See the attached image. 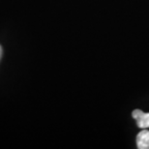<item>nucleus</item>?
Segmentation results:
<instances>
[{
  "label": "nucleus",
  "instance_id": "f03ea898",
  "mask_svg": "<svg viewBox=\"0 0 149 149\" xmlns=\"http://www.w3.org/2000/svg\"><path fill=\"white\" fill-rule=\"evenodd\" d=\"M136 146L139 149H149V131L142 130L136 136Z\"/></svg>",
  "mask_w": 149,
  "mask_h": 149
},
{
  "label": "nucleus",
  "instance_id": "7ed1b4c3",
  "mask_svg": "<svg viewBox=\"0 0 149 149\" xmlns=\"http://www.w3.org/2000/svg\"><path fill=\"white\" fill-rule=\"evenodd\" d=\"M1 56H2V47L0 46V59H1Z\"/></svg>",
  "mask_w": 149,
  "mask_h": 149
},
{
  "label": "nucleus",
  "instance_id": "f257e3e1",
  "mask_svg": "<svg viewBox=\"0 0 149 149\" xmlns=\"http://www.w3.org/2000/svg\"><path fill=\"white\" fill-rule=\"evenodd\" d=\"M133 118L136 120V125L141 129H147L149 128V112L144 113L141 109H135L132 112Z\"/></svg>",
  "mask_w": 149,
  "mask_h": 149
}]
</instances>
